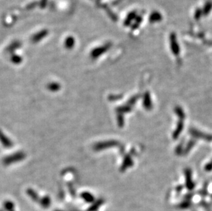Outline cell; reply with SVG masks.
Returning <instances> with one entry per match:
<instances>
[{
	"label": "cell",
	"mask_w": 212,
	"mask_h": 211,
	"mask_svg": "<svg viewBox=\"0 0 212 211\" xmlns=\"http://www.w3.org/2000/svg\"><path fill=\"white\" fill-rule=\"evenodd\" d=\"M103 202V200H102V199L98 200L96 203H95L94 205H92V206L89 208V211H96L100 208L101 205L102 204Z\"/></svg>",
	"instance_id": "6da1fadb"
},
{
	"label": "cell",
	"mask_w": 212,
	"mask_h": 211,
	"mask_svg": "<svg viewBox=\"0 0 212 211\" xmlns=\"http://www.w3.org/2000/svg\"><path fill=\"white\" fill-rule=\"evenodd\" d=\"M41 206H43L45 209H47V208L50 207V199L49 198H47V197H46V198H44L43 199L41 200Z\"/></svg>",
	"instance_id": "7a4b0ae2"
},
{
	"label": "cell",
	"mask_w": 212,
	"mask_h": 211,
	"mask_svg": "<svg viewBox=\"0 0 212 211\" xmlns=\"http://www.w3.org/2000/svg\"><path fill=\"white\" fill-rule=\"evenodd\" d=\"M143 104L146 108L150 109L151 108V99H150V96L148 93L146 95L145 99H144Z\"/></svg>",
	"instance_id": "3957f363"
},
{
	"label": "cell",
	"mask_w": 212,
	"mask_h": 211,
	"mask_svg": "<svg viewBox=\"0 0 212 211\" xmlns=\"http://www.w3.org/2000/svg\"><path fill=\"white\" fill-rule=\"evenodd\" d=\"M4 207L5 210L7 211H13L14 210V204L11 202H6L4 204Z\"/></svg>",
	"instance_id": "277c9868"
},
{
	"label": "cell",
	"mask_w": 212,
	"mask_h": 211,
	"mask_svg": "<svg viewBox=\"0 0 212 211\" xmlns=\"http://www.w3.org/2000/svg\"><path fill=\"white\" fill-rule=\"evenodd\" d=\"M83 199L85 200L87 202H92L93 201H94V197H93L91 194H89V193H83Z\"/></svg>",
	"instance_id": "5b68a950"
},
{
	"label": "cell",
	"mask_w": 212,
	"mask_h": 211,
	"mask_svg": "<svg viewBox=\"0 0 212 211\" xmlns=\"http://www.w3.org/2000/svg\"><path fill=\"white\" fill-rule=\"evenodd\" d=\"M183 130V123H180L179 125H178L177 126V129L176 130H175L174 132V138H177L178 136H179V134L180 132L182 131Z\"/></svg>",
	"instance_id": "8992f818"
},
{
	"label": "cell",
	"mask_w": 212,
	"mask_h": 211,
	"mask_svg": "<svg viewBox=\"0 0 212 211\" xmlns=\"http://www.w3.org/2000/svg\"><path fill=\"white\" fill-rule=\"evenodd\" d=\"M28 194H29V195L32 198V199H33L34 201L35 202H38L39 201V196L36 195V194L34 192L32 191H28Z\"/></svg>",
	"instance_id": "52a82bcc"
},
{
	"label": "cell",
	"mask_w": 212,
	"mask_h": 211,
	"mask_svg": "<svg viewBox=\"0 0 212 211\" xmlns=\"http://www.w3.org/2000/svg\"><path fill=\"white\" fill-rule=\"evenodd\" d=\"M189 206H190V204H189L188 202H185L179 205V207L180 208V209H188V208H189Z\"/></svg>",
	"instance_id": "ba28073f"
},
{
	"label": "cell",
	"mask_w": 212,
	"mask_h": 211,
	"mask_svg": "<svg viewBox=\"0 0 212 211\" xmlns=\"http://www.w3.org/2000/svg\"><path fill=\"white\" fill-rule=\"evenodd\" d=\"M177 113L179 115L180 117H184V113H183L182 110L180 108H177Z\"/></svg>",
	"instance_id": "9c48e42d"
},
{
	"label": "cell",
	"mask_w": 212,
	"mask_h": 211,
	"mask_svg": "<svg viewBox=\"0 0 212 211\" xmlns=\"http://www.w3.org/2000/svg\"><path fill=\"white\" fill-rule=\"evenodd\" d=\"M56 211H62V210H56Z\"/></svg>",
	"instance_id": "30bf717a"
},
{
	"label": "cell",
	"mask_w": 212,
	"mask_h": 211,
	"mask_svg": "<svg viewBox=\"0 0 212 211\" xmlns=\"http://www.w3.org/2000/svg\"><path fill=\"white\" fill-rule=\"evenodd\" d=\"M0 211H3V210H0Z\"/></svg>",
	"instance_id": "8fae6325"
},
{
	"label": "cell",
	"mask_w": 212,
	"mask_h": 211,
	"mask_svg": "<svg viewBox=\"0 0 212 211\" xmlns=\"http://www.w3.org/2000/svg\"><path fill=\"white\" fill-rule=\"evenodd\" d=\"M13 211H14V210H13Z\"/></svg>",
	"instance_id": "7c38bea8"
}]
</instances>
